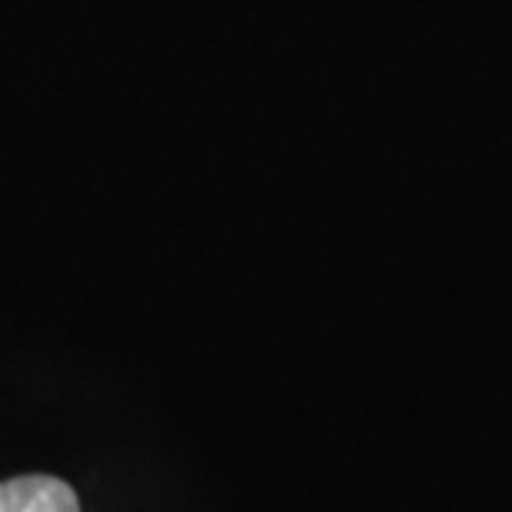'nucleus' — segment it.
<instances>
[{
  "label": "nucleus",
  "instance_id": "f257e3e1",
  "mask_svg": "<svg viewBox=\"0 0 512 512\" xmlns=\"http://www.w3.org/2000/svg\"><path fill=\"white\" fill-rule=\"evenodd\" d=\"M0 512H80V503L64 479L20 476L0 483Z\"/></svg>",
  "mask_w": 512,
  "mask_h": 512
}]
</instances>
